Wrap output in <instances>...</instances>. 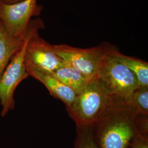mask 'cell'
Segmentation results:
<instances>
[{
    "mask_svg": "<svg viewBox=\"0 0 148 148\" xmlns=\"http://www.w3.org/2000/svg\"><path fill=\"white\" fill-rule=\"evenodd\" d=\"M143 127V115L131 103L117 98L92 129L98 148H132Z\"/></svg>",
    "mask_w": 148,
    "mask_h": 148,
    "instance_id": "6da1fadb",
    "label": "cell"
},
{
    "mask_svg": "<svg viewBox=\"0 0 148 148\" xmlns=\"http://www.w3.org/2000/svg\"><path fill=\"white\" fill-rule=\"evenodd\" d=\"M41 10L37 0H24L14 4L0 1V21L11 36L25 38L32 17L39 16Z\"/></svg>",
    "mask_w": 148,
    "mask_h": 148,
    "instance_id": "8992f818",
    "label": "cell"
},
{
    "mask_svg": "<svg viewBox=\"0 0 148 148\" xmlns=\"http://www.w3.org/2000/svg\"><path fill=\"white\" fill-rule=\"evenodd\" d=\"M132 148H148V135H139Z\"/></svg>",
    "mask_w": 148,
    "mask_h": 148,
    "instance_id": "5bb4252c",
    "label": "cell"
},
{
    "mask_svg": "<svg viewBox=\"0 0 148 148\" xmlns=\"http://www.w3.org/2000/svg\"><path fill=\"white\" fill-rule=\"evenodd\" d=\"M106 46L105 57L98 77L112 95L131 103L134 91L140 86L132 71L118 60Z\"/></svg>",
    "mask_w": 148,
    "mask_h": 148,
    "instance_id": "277c9868",
    "label": "cell"
},
{
    "mask_svg": "<svg viewBox=\"0 0 148 148\" xmlns=\"http://www.w3.org/2000/svg\"><path fill=\"white\" fill-rule=\"evenodd\" d=\"M49 75L73 90L77 95L85 90L90 82L82 74L68 64Z\"/></svg>",
    "mask_w": 148,
    "mask_h": 148,
    "instance_id": "30bf717a",
    "label": "cell"
},
{
    "mask_svg": "<svg viewBox=\"0 0 148 148\" xmlns=\"http://www.w3.org/2000/svg\"><path fill=\"white\" fill-rule=\"evenodd\" d=\"M74 148H98L95 143L92 126H76Z\"/></svg>",
    "mask_w": 148,
    "mask_h": 148,
    "instance_id": "7c38bea8",
    "label": "cell"
},
{
    "mask_svg": "<svg viewBox=\"0 0 148 148\" xmlns=\"http://www.w3.org/2000/svg\"><path fill=\"white\" fill-rule=\"evenodd\" d=\"M114 57L132 71L140 87H148V63L139 59L127 56L112 48Z\"/></svg>",
    "mask_w": 148,
    "mask_h": 148,
    "instance_id": "8fae6325",
    "label": "cell"
},
{
    "mask_svg": "<svg viewBox=\"0 0 148 148\" xmlns=\"http://www.w3.org/2000/svg\"><path fill=\"white\" fill-rule=\"evenodd\" d=\"M42 26V21L40 19L31 21L23 46L12 57L0 78V105L2 107L1 116L2 117H5L8 112L14 109L16 88L23 80L29 76L25 63L27 43L34 31Z\"/></svg>",
    "mask_w": 148,
    "mask_h": 148,
    "instance_id": "3957f363",
    "label": "cell"
},
{
    "mask_svg": "<svg viewBox=\"0 0 148 148\" xmlns=\"http://www.w3.org/2000/svg\"><path fill=\"white\" fill-rule=\"evenodd\" d=\"M41 27L36 28L29 39L25 54V63L27 68L49 75L68 63L54 52L53 45L39 36L38 30Z\"/></svg>",
    "mask_w": 148,
    "mask_h": 148,
    "instance_id": "52a82bcc",
    "label": "cell"
},
{
    "mask_svg": "<svg viewBox=\"0 0 148 148\" xmlns=\"http://www.w3.org/2000/svg\"><path fill=\"white\" fill-rule=\"evenodd\" d=\"M27 68L29 76H32L44 85L53 97L63 101L66 107L72 104L77 95L74 91L49 74L36 69Z\"/></svg>",
    "mask_w": 148,
    "mask_h": 148,
    "instance_id": "ba28073f",
    "label": "cell"
},
{
    "mask_svg": "<svg viewBox=\"0 0 148 148\" xmlns=\"http://www.w3.org/2000/svg\"><path fill=\"white\" fill-rule=\"evenodd\" d=\"M25 38L11 36L0 21V78L12 57L23 46Z\"/></svg>",
    "mask_w": 148,
    "mask_h": 148,
    "instance_id": "9c48e42d",
    "label": "cell"
},
{
    "mask_svg": "<svg viewBox=\"0 0 148 148\" xmlns=\"http://www.w3.org/2000/svg\"><path fill=\"white\" fill-rule=\"evenodd\" d=\"M131 103L139 114L148 115V87L139 86L135 90Z\"/></svg>",
    "mask_w": 148,
    "mask_h": 148,
    "instance_id": "4fadbf2b",
    "label": "cell"
},
{
    "mask_svg": "<svg viewBox=\"0 0 148 148\" xmlns=\"http://www.w3.org/2000/svg\"><path fill=\"white\" fill-rule=\"evenodd\" d=\"M117 98L96 76L90 80L71 105L66 107L76 126H92L98 121Z\"/></svg>",
    "mask_w": 148,
    "mask_h": 148,
    "instance_id": "7a4b0ae2",
    "label": "cell"
},
{
    "mask_svg": "<svg viewBox=\"0 0 148 148\" xmlns=\"http://www.w3.org/2000/svg\"><path fill=\"white\" fill-rule=\"evenodd\" d=\"M24 0H0V1L5 4H14L19 2L23 1Z\"/></svg>",
    "mask_w": 148,
    "mask_h": 148,
    "instance_id": "9a60e30c",
    "label": "cell"
},
{
    "mask_svg": "<svg viewBox=\"0 0 148 148\" xmlns=\"http://www.w3.org/2000/svg\"><path fill=\"white\" fill-rule=\"evenodd\" d=\"M106 45L81 48L65 44L53 45L60 58L82 74L89 81L98 76L106 50Z\"/></svg>",
    "mask_w": 148,
    "mask_h": 148,
    "instance_id": "5b68a950",
    "label": "cell"
}]
</instances>
